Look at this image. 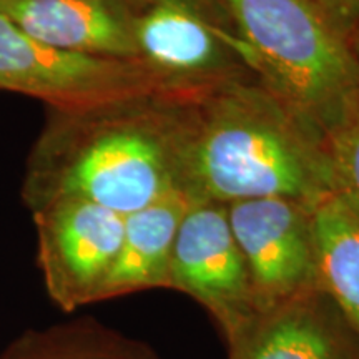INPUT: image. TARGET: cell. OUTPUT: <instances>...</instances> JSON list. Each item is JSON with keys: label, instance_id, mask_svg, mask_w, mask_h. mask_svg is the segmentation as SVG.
Instances as JSON below:
<instances>
[{"label": "cell", "instance_id": "6da1fadb", "mask_svg": "<svg viewBox=\"0 0 359 359\" xmlns=\"http://www.w3.org/2000/svg\"><path fill=\"white\" fill-rule=\"evenodd\" d=\"M178 115L180 188L195 201L316 205L336 191L320 128L257 75L182 93Z\"/></svg>", "mask_w": 359, "mask_h": 359}, {"label": "cell", "instance_id": "7a4b0ae2", "mask_svg": "<svg viewBox=\"0 0 359 359\" xmlns=\"http://www.w3.org/2000/svg\"><path fill=\"white\" fill-rule=\"evenodd\" d=\"M182 93L48 109L27 158L22 187L27 208L34 212L52 200L80 198L127 217L182 190Z\"/></svg>", "mask_w": 359, "mask_h": 359}, {"label": "cell", "instance_id": "3957f363", "mask_svg": "<svg viewBox=\"0 0 359 359\" xmlns=\"http://www.w3.org/2000/svg\"><path fill=\"white\" fill-rule=\"evenodd\" d=\"M248 69L323 133L359 90L344 29L318 0H215Z\"/></svg>", "mask_w": 359, "mask_h": 359}, {"label": "cell", "instance_id": "277c9868", "mask_svg": "<svg viewBox=\"0 0 359 359\" xmlns=\"http://www.w3.org/2000/svg\"><path fill=\"white\" fill-rule=\"evenodd\" d=\"M0 90L24 93L48 109L75 110L130 97L190 92L140 58H115L42 43L0 13Z\"/></svg>", "mask_w": 359, "mask_h": 359}, {"label": "cell", "instance_id": "5b68a950", "mask_svg": "<svg viewBox=\"0 0 359 359\" xmlns=\"http://www.w3.org/2000/svg\"><path fill=\"white\" fill-rule=\"evenodd\" d=\"M30 213L52 302L65 313L100 303L123 240V215L80 198L52 200Z\"/></svg>", "mask_w": 359, "mask_h": 359}, {"label": "cell", "instance_id": "8992f818", "mask_svg": "<svg viewBox=\"0 0 359 359\" xmlns=\"http://www.w3.org/2000/svg\"><path fill=\"white\" fill-rule=\"evenodd\" d=\"M168 290L203 306L226 343L259 313L226 205L193 201L188 208L175 240Z\"/></svg>", "mask_w": 359, "mask_h": 359}, {"label": "cell", "instance_id": "52a82bcc", "mask_svg": "<svg viewBox=\"0 0 359 359\" xmlns=\"http://www.w3.org/2000/svg\"><path fill=\"white\" fill-rule=\"evenodd\" d=\"M206 8L205 0H154L135 17L138 58L177 88L255 75L231 25Z\"/></svg>", "mask_w": 359, "mask_h": 359}, {"label": "cell", "instance_id": "ba28073f", "mask_svg": "<svg viewBox=\"0 0 359 359\" xmlns=\"http://www.w3.org/2000/svg\"><path fill=\"white\" fill-rule=\"evenodd\" d=\"M259 311L318 288L314 205L268 196L226 205Z\"/></svg>", "mask_w": 359, "mask_h": 359}, {"label": "cell", "instance_id": "9c48e42d", "mask_svg": "<svg viewBox=\"0 0 359 359\" xmlns=\"http://www.w3.org/2000/svg\"><path fill=\"white\" fill-rule=\"evenodd\" d=\"M226 348L228 359H359V338L320 286L259 311Z\"/></svg>", "mask_w": 359, "mask_h": 359}, {"label": "cell", "instance_id": "30bf717a", "mask_svg": "<svg viewBox=\"0 0 359 359\" xmlns=\"http://www.w3.org/2000/svg\"><path fill=\"white\" fill-rule=\"evenodd\" d=\"M128 0H0V13L39 42L90 55L138 58Z\"/></svg>", "mask_w": 359, "mask_h": 359}, {"label": "cell", "instance_id": "8fae6325", "mask_svg": "<svg viewBox=\"0 0 359 359\" xmlns=\"http://www.w3.org/2000/svg\"><path fill=\"white\" fill-rule=\"evenodd\" d=\"M187 191L173 190L125 217L123 240L100 302L147 290H168L177 233L193 205Z\"/></svg>", "mask_w": 359, "mask_h": 359}, {"label": "cell", "instance_id": "7c38bea8", "mask_svg": "<svg viewBox=\"0 0 359 359\" xmlns=\"http://www.w3.org/2000/svg\"><path fill=\"white\" fill-rule=\"evenodd\" d=\"M318 285L359 338V200L336 190L314 205Z\"/></svg>", "mask_w": 359, "mask_h": 359}, {"label": "cell", "instance_id": "4fadbf2b", "mask_svg": "<svg viewBox=\"0 0 359 359\" xmlns=\"http://www.w3.org/2000/svg\"><path fill=\"white\" fill-rule=\"evenodd\" d=\"M0 359H160L154 348L92 318L27 330Z\"/></svg>", "mask_w": 359, "mask_h": 359}, {"label": "cell", "instance_id": "5bb4252c", "mask_svg": "<svg viewBox=\"0 0 359 359\" xmlns=\"http://www.w3.org/2000/svg\"><path fill=\"white\" fill-rule=\"evenodd\" d=\"M323 140L333 168L336 190L359 200V90L323 130Z\"/></svg>", "mask_w": 359, "mask_h": 359}, {"label": "cell", "instance_id": "9a60e30c", "mask_svg": "<svg viewBox=\"0 0 359 359\" xmlns=\"http://www.w3.org/2000/svg\"><path fill=\"white\" fill-rule=\"evenodd\" d=\"M333 19L343 27L346 32L348 25L359 15V0H318Z\"/></svg>", "mask_w": 359, "mask_h": 359}, {"label": "cell", "instance_id": "2e32d148", "mask_svg": "<svg viewBox=\"0 0 359 359\" xmlns=\"http://www.w3.org/2000/svg\"><path fill=\"white\" fill-rule=\"evenodd\" d=\"M346 37H348L349 48H351L353 55H354V58H356V62L359 65V15L351 22V24L348 25Z\"/></svg>", "mask_w": 359, "mask_h": 359}, {"label": "cell", "instance_id": "e0dca14e", "mask_svg": "<svg viewBox=\"0 0 359 359\" xmlns=\"http://www.w3.org/2000/svg\"><path fill=\"white\" fill-rule=\"evenodd\" d=\"M128 2L132 4V6L137 7V8H143V7L150 6V4L154 2V0H128Z\"/></svg>", "mask_w": 359, "mask_h": 359}]
</instances>
